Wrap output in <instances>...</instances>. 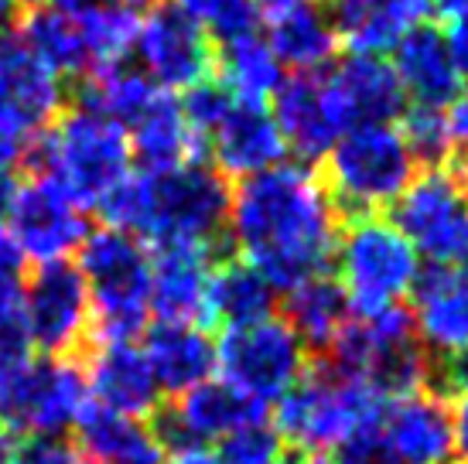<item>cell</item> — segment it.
I'll list each match as a JSON object with an SVG mask.
<instances>
[{
  "label": "cell",
  "instance_id": "33",
  "mask_svg": "<svg viewBox=\"0 0 468 464\" xmlns=\"http://www.w3.org/2000/svg\"><path fill=\"white\" fill-rule=\"evenodd\" d=\"M72 17L82 27L92 72L123 65L133 55L137 25H141V14L137 11H92V14H72Z\"/></svg>",
  "mask_w": 468,
  "mask_h": 464
},
{
  "label": "cell",
  "instance_id": "49",
  "mask_svg": "<svg viewBox=\"0 0 468 464\" xmlns=\"http://www.w3.org/2000/svg\"><path fill=\"white\" fill-rule=\"evenodd\" d=\"M455 273L468 284V246L462 249V253H458V259H455Z\"/></svg>",
  "mask_w": 468,
  "mask_h": 464
},
{
  "label": "cell",
  "instance_id": "35",
  "mask_svg": "<svg viewBox=\"0 0 468 464\" xmlns=\"http://www.w3.org/2000/svg\"><path fill=\"white\" fill-rule=\"evenodd\" d=\"M400 137L407 141L414 154L417 168H444L455 161L452 133H448V116L444 110H428V106H407L400 116Z\"/></svg>",
  "mask_w": 468,
  "mask_h": 464
},
{
  "label": "cell",
  "instance_id": "34",
  "mask_svg": "<svg viewBox=\"0 0 468 464\" xmlns=\"http://www.w3.org/2000/svg\"><path fill=\"white\" fill-rule=\"evenodd\" d=\"M196 21L212 45H233L239 38L261 35L263 7L257 0H175Z\"/></svg>",
  "mask_w": 468,
  "mask_h": 464
},
{
  "label": "cell",
  "instance_id": "25",
  "mask_svg": "<svg viewBox=\"0 0 468 464\" xmlns=\"http://www.w3.org/2000/svg\"><path fill=\"white\" fill-rule=\"evenodd\" d=\"M72 434L86 464H168L147 420L113 413L92 400L82 406Z\"/></svg>",
  "mask_w": 468,
  "mask_h": 464
},
{
  "label": "cell",
  "instance_id": "26",
  "mask_svg": "<svg viewBox=\"0 0 468 464\" xmlns=\"http://www.w3.org/2000/svg\"><path fill=\"white\" fill-rule=\"evenodd\" d=\"M175 413L185 424V430L196 438V444H219L229 434L243 427H257L271 420V406L247 396L239 386L226 379H206L196 389H188L185 396L175 400Z\"/></svg>",
  "mask_w": 468,
  "mask_h": 464
},
{
  "label": "cell",
  "instance_id": "38",
  "mask_svg": "<svg viewBox=\"0 0 468 464\" xmlns=\"http://www.w3.org/2000/svg\"><path fill=\"white\" fill-rule=\"evenodd\" d=\"M332 461L335 464H393V458H390V451H387V444H383L379 427H373V430H363V434H356L352 440H346V444L332 454Z\"/></svg>",
  "mask_w": 468,
  "mask_h": 464
},
{
  "label": "cell",
  "instance_id": "21",
  "mask_svg": "<svg viewBox=\"0 0 468 464\" xmlns=\"http://www.w3.org/2000/svg\"><path fill=\"white\" fill-rule=\"evenodd\" d=\"M325 76L349 130L393 127L410 106L393 65L379 55H349L346 62L328 69Z\"/></svg>",
  "mask_w": 468,
  "mask_h": 464
},
{
  "label": "cell",
  "instance_id": "11",
  "mask_svg": "<svg viewBox=\"0 0 468 464\" xmlns=\"http://www.w3.org/2000/svg\"><path fill=\"white\" fill-rule=\"evenodd\" d=\"M31 345L48 359H86L92 348V304L76 263H41L25 280Z\"/></svg>",
  "mask_w": 468,
  "mask_h": 464
},
{
  "label": "cell",
  "instance_id": "3",
  "mask_svg": "<svg viewBox=\"0 0 468 464\" xmlns=\"http://www.w3.org/2000/svg\"><path fill=\"white\" fill-rule=\"evenodd\" d=\"M31 178H52L82 212L100 208L131 174L127 130L82 103H66L52 127L17 157Z\"/></svg>",
  "mask_w": 468,
  "mask_h": 464
},
{
  "label": "cell",
  "instance_id": "40",
  "mask_svg": "<svg viewBox=\"0 0 468 464\" xmlns=\"http://www.w3.org/2000/svg\"><path fill=\"white\" fill-rule=\"evenodd\" d=\"M25 253H21V246L14 239V232L0 222V280H21V273H25Z\"/></svg>",
  "mask_w": 468,
  "mask_h": 464
},
{
  "label": "cell",
  "instance_id": "43",
  "mask_svg": "<svg viewBox=\"0 0 468 464\" xmlns=\"http://www.w3.org/2000/svg\"><path fill=\"white\" fill-rule=\"evenodd\" d=\"M452 434H455V454L462 458V464H468V393L455 400V410H452Z\"/></svg>",
  "mask_w": 468,
  "mask_h": 464
},
{
  "label": "cell",
  "instance_id": "7",
  "mask_svg": "<svg viewBox=\"0 0 468 464\" xmlns=\"http://www.w3.org/2000/svg\"><path fill=\"white\" fill-rule=\"evenodd\" d=\"M335 267L356 318H369L410 297L420 257L387 216H369L342 226Z\"/></svg>",
  "mask_w": 468,
  "mask_h": 464
},
{
  "label": "cell",
  "instance_id": "12",
  "mask_svg": "<svg viewBox=\"0 0 468 464\" xmlns=\"http://www.w3.org/2000/svg\"><path fill=\"white\" fill-rule=\"evenodd\" d=\"M133 55L144 76L165 92H185L216 76V45L175 0H154L141 14Z\"/></svg>",
  "mask_w": 468,
  "mask_h": 464
},
{
  "label": "cell",
  "instance_id": "14",
  "mask_svg": "<svg viewBox=\"0 0 468 464\" xmlns=\"http://www.w3.org/2000/svg\"><path fill=\"white\" fill-rule=\"evenodd\" d=\"M7 219L25 259H35L38 267L69 259L90 236L86 212L52 178H27L14 195Z\"/></svg>",
  "mask_w": 468,
  "mask_h": 464
},
{
  "label": "cell",
  "instance_id": "15",
  "mask_svg": "<svg viewBox=\"0 0 468 464\" xmlns=\"http://www.w3.org/2000/svg\"><path fill=\"white\" fill-rule=\"evenodd\" d=\"M271 116L287 151L308 168H318L338 137L349 130L325 72H294L284 79L271 100Z\"/></svg>",
  "mask_w": 468,
  "mask_h": 464
},
{
  "label": "cell",
  "instance_id": "6",
  "mask_svg": "<svg viewBox=\"0 0 468 464\" xmlns=\"http://www.w3.org/2000/svg\"><path fill=\"white\" fill-rule=\"evenodd\" d=\"M387 400L356 379H342L312 362L294 389L273 403V430L291 451L332 458V454L363 430H373L383 420Z\"/></svg>",
  "mask_w": 468,
  "mask_h": 464
},
{
  "label": "cell",
  "instance_id": "20",
  "mask_svg": "<svg viewBox=\"0 0 468 464\" xmlns=\"http://www.w3.org/2000/svg\"><path fill=\"white\" fill-rule=\"evenodd\" d=\"M206 151L212 154L208 164L219 171L222 178L243 181L250 174H261L267 168L284 164L287 143L281 137L277 123H273L271 106L239 103L236 100L233 110L226 113V120L212 130V137L206 141Z\"/></svg>",
  "mask_w": 468,
  "mask_h": 464
},
{
  "label": "cell",
  "instance_id": "24",
  "mask_svg": "<svg viewBox=\"0 0 468 464\" xmlns=\"http://www.w3.org/2000/svg\"><path fill=\"white\" fill-rule=\"evenodd\" d=\"M328 14L335 21L338 41L352 55L383 58L407 31L424 25L431 0H332Z\"/></svg>",
  "mask_w": 468,
  "mask_h": 464
},
{
  "label": "cell",
  "instance_id": "27",
  "mask_svg": "<svg viewBox=\"0 0 468 464\" xmlns=\"http://www.w3.org/2000/svg\"><path fill=\"white\" fill-rule=\"evenodd\" d=\"M263 41L271 45L277 62L294 72H325L342 48L335 21L322 4H294L271 11Z\"/></svg>",
  "mask_w": 468,
  "mask_h": 464
},
{
  "label": "cell",
  "instance_id": "19",
  "mask_svg": "<svg viewBox=\"0 0 468 464\" xmlns=\"http://www.w3.org/2000/svg\"><path fill=\"white\" fill-rule=\"evenodd\" d=\"M379 434L393 464H452L455 458L452 406L424 389L387 403Z\"/></svg>",
  "mask_w": 468,
  "mask_h": 464
},
{
  "label": "cell",
  "instance_id": "22",
  "mask_svg": "<svg viewBox=\"0 0 468 464\" xmlns=\"http://www.w3.org/2000/svg\"><path fill=\"white\" fill-rule=\"evenodd\" d=\"M390 65L410 106L448 110L452 100L462 92V79H458L452 52H448V38L441 27L428 25V21L407 31L393 45Z\"/></svg>",
  "mask_w": 468,
  "mask_h": 464
},
{
  "label": "cell",
  "instance_id": "30",
  "mask_svg": "<svg viewBox=\"0 0 468 464\" xmlns=\"http://www.w3.org/2000/svg\"><path fill=\"white\" fill-rule=\"evenodd\" d=\"M127 143H131V157H137L141 171H147V174L171 171L178 164H188V161H206L202 157L206 147L188 130L182 110H178V100H171V92H161L127 127Z\"/></svg>",
  "mask_w": 468,
  "mask_h": 464
},
{
  "label": "cell",
  "instance_id": "17",
  "mask_svg": "<svg viewBox=\"0 0 468 464\" xmlns=\"http://www.w3.org/2000/svg\"><path fill=\"white\" fill-rule=\"evenodd\" d=\"M222 257L229 253L192 243L154 246L151 249V311L157 322L202 324L208 273Z\"/></svg>",
  "mask_w": 468,
  "mask_h": 464
},
{
  "label": "cell",
  "instance_id": "44",
  "mask_svg": "<svg viewBox=\"0 0 468 464\" xmlns=\"http://www.w3.org/2000/svg\"><path fill=\"white\" fill-rule=\"evenodd\" d=\"M17 188H21V178H17L14 164H0V219L11 212V202H14V195H17Z\"/></svg>",
  "mask_w": 468,
  "mask_h": 464
},
{
  "label": "cell",
  "instance_id": "32",
  "mask_svg": "<svg viewBox=\"0 0 468 464\" xmlns=\"http://www.w3.org/2000/svg\"><path fill=\"white\" fill-rule=\"evenodd\" d=\"M216 79L239 103L267 106L284 82V65L277 62V55L261 35H250L216 52Z\"/></svg>",
  "mask_w": 468,
  "mask_h": 464
},
{
  "label": "cell",
  "instance_id": "46",
  "mask_svg": "<svg viewBox=\"0 0 468 464\" xmlns=\"http://www.w3.org/2000/svg\"><path fill=\"white\" fill-rule=\"evenodd\" d=\"M0 464H21V438L0 424Z\"/></svg>",
  "mask_w": 468,
  "mask_h": 464
},
{
  "label": "cell",
  "instance_id": "1",
  "mask_svg": "<svg viewBox=\"0 0 468 464\" xmlns=\"http://www.w3.org/2000/svg\"><path fill=\"white\" fill-rule=\"evenodd\" d=\"M226 236L233 257L263 273L277 294H287L328 273L342 219L318 171L284 161L236 185Z\"/></svg>",
  "mask_w": 468,
  "mask_h": 464
},
{
  "label": "cell",
  "instance_id": "5",
  "mask_svg": "<svg viewBox=\"0 0 468 464\" xmlns=\"http://www.w3.org/2000/svg\"><path fill=\"white\" fill-rule=\"evenodd\" d=\"M314 171L342 226L369 216H387L393 202L407 192V185L420 174L397 127L346 130Z\"/></svg>",
  "mask_w": 468,
  "mask_h": 464
},
{
  "label": "cell",
  "instance_id": "39",
  "mask_svg": "<svg viewBox=\"0 0 468 464\" xmlns=\"http://www.w3.org/2000/svg\"><path fill=\"white\" fill-rule=\"evenodd\" d=\"M444 116H448V133L455 147V164L468 171V92H458Z\"/></svg>",
  "mask_w": 468,
  "mask_h": 464
},
{
  "label": "cell",
  "instance_id": "31",
  "mask_svg": "<svg viewBox=\"0 0 468 464\" xmlns=\"http://www.w3.org/2000/svg\"><path fill=\"white\" fill-rule=\"evenodd\" d=\"M21 48H25L38 65H45L55 79H82L92 72L90 52H86V38H82V27L69 11L62 7H41L31 11L21 25Z\"/></svg>",
  "mask_w": 468,
  "mask_h": 464
},
{
  "label": "cell",
  "instance_id": "9",
  "mask_svg": "<svg viewBox=\"0 0 468 464\" xmlns=\"http://www.w3.org/2000/svg\"><path fill=\"white\" fill-rule=\"evenodd\" d=\"M216 369H222V379L247 396L273 406L312 369V352L284 318L271 314L263 322L222 332L216 342Z\"/></svg>",
  "mask_w": 468,
  "mask_h": 464
},
{
  "label": "cell",
  "instance_id": "51",
  "mask_svg": "<svg viewBox=\"0 0 468 464\" xmlns=\"http://www.w3.org/2000/svg\"><path fill=\"white\" fill-rule=\"evenodd\" d=\"M277 464H308V454H301V451H284V458Z\"/></svg>",
  "mask_w": 468,
  "mask_h": 464
},
{
  "label": "cell",
  "instance_id": "28",
  "mask_svg": "<svg viewBox=\"0 0 468 464\" xmlns=\"http://www.w3.org/2000/svg\"><path fill=\"white\" fill-rule=\"evenodd\" d=\"M273 308H277V290L263 280V273H257L247 259L233 253L216 259V267L208 273L202 328L233 332V328L271 318Z\"/></svg>",
  "mask_w": 468,
  "mask_h": 464
},
{
  "label": "cell",
  "instance_id": "4",
  "mask_svg": "<svg viewBox=\"0 0 468 464\" xmlns=\"http://www.w3.org/2000/svg\"><path fill=\"white\" fill-rule=\"evenodd\" d=\"M76 270L90 290L92 345L133 342L151 314V249L113 226L90 229L76 249Z\"/></svg>",
  "mask_w": 468,
  "mask_h": 464
},
{
  "label": "cell",
  "instance_id": "8",
  "mask_svg": "<svg viewBox=\"0 0 468 464\" xmlns=\"http://www.w3.org/2000/svg\"><path fill=\"white\" fill-rule=\"evenodd\" d=\"M90 403L79 359L35 355L0 375V424L17 438H66Z\"/></svg>",
  "mask_w": 468,
  "mask_h": 464
},
{
  "label": "cell",
  "instance_id": "16",
  "mask_svg": "<svg viewBox=\"0 0 468 464\" xmlns=\"http://www.w3.org/2000/svg\"><path fill=\"white\" fill-rule=\"evenodd\" d=\"M90 400L113 413L147 420L161 406V389L144 359V348L133 342H103L92 345L82 359Z\"/></svg>",
  "mask_w": 468,
  "mask_h": 464
},
{
  "label": "cell",
  "instance_id": "45",
  "mask_svg": "<svg viewBox=\"0 0 468 464\" xmlns=\"http://www.w3.org/2000/svg\"><path fill=\"white\" fill-rule=\"evenodd\" d=\"M431 11H438L448 25H468V0H431Z\"/></svg>",
  "mask_w": 468,
  "mask_h": 464
},
{
  "label": "cell",
  "instance_id": "23",
  "mask_svg": "<svg viewBox=\"0 0 468 464\" xmlns=\"http://www.w3.org/2000/svg\"><path fill=\"white\" fill-rule=\"evenodd\" d=\"M144 359L168 396H185L216 373V342L202 324L157 322L144 335Z\"/></svg>",
  "mask_w": 468,
  "mask_h": 464
},
{
  "label": "cell",
  "instance_id": "36",
  "mask_svg": "<svg viewBox=\"0 0 468 464\" xmlns=\"http://www.w3.org/2000/svg\"><path fill=\"white\" fill-rule=\"evenodd\" d=\"M35 359L31 332L25 314V284L0 280V375Z\"/></svg>",
  "mask_w": 468,
  "mask_h": 464
},
{
  "label": "cell",
  "instance_id": "13",
  "mask_svg": "<svg viewBox=\"0 0 468 464\" xmlns=\"http://www.w3.org/2000/svg\"><path fill=\"white\" fill-rule=\"evenodd\" d=\"M66 110L62 79H55L21 48V41H0V143L21 157L31 141Z\"/></svg>",
  "mask_w": 468,
  "mask_h": 464
},
{
  "label": "cell",
  "instance_id": "48",
  "mask_svg": "<svg viewBox=\"0 0 468 464\" xmlns=\"http://www.w3.org/2000/svg\"><path fill=\"white\" fill-rule=\"evenodd\" d=\"M263 11H281V7H294V4H318V0H257Z\"/></svg>",
  "mask_w": 468,
  "mask_h": 464
},
{
  "label": "cell",
  "instance_id": "18",
  "mask_svg": "<svg viewBox=\"0 0 468 464\" xmlns=\"http://www.w3.org/2000/svg\"><path fill=\"white\" fill-rule=\"evenodd\" d=\"M410 314L424 352L452 355L468 348V284L452 263H420L410 287Z\"/></svg>",
  "mask_w": 468,
  "mask_h": 464
},
{
  "label": "cell",
  "instance_id": "2",
  "mask_svg": "<svg viewBox=\"0 0 468 464\" xmlns=\"http://www.w3.org/2000/svg\"><path fill=\"white\" fill-rule=\"evenodd\" d=\"M229 178H222L208 161H188L157 174L131 171L96 212L106 226L131 232L141 243H192L222 249V243H229Z\"/></svg>",
  "mask_w": 468,
  "mask_h": 464
},
{
  "label": "cell",
  "instance_id": "10",
  "mask_svg": "<svg viewBox=\"0 0 468 464\" xmlns=\"http://www.w3.org/2000/svg\"><path fill=\"white\" fill-rule=\"evenodd\" d=\"M387 219L431 263H455L468 246V171L462 164L420 171Z\"/></svg>",
  "mask_w": 468,
  "mask_h": 464
},
{
  "label": "cell",
  "instance_id": "50",
  "mask_svg": "<svg viewBox=\"0 0 468 464\" xmlns=\"http://www.w3.org/2000/svg\"><path fill=\"white\" fill-rule=\"evenodd\" d=\"M17 7H27V11H41V7H52L55 0H14Z\"/></svg>",
  "mask_w": 468,
  "mask_h": 464
},
{
  "label": "cell",
  "instance_id": "42",
  "mask_svg": "<svg viewBox=\"0 0 468 464\" xmlns=\"http://www.w3.org/2000/svg\"><path fill=\"white\" fill-rule=\"evenodd\" d=\"M444 38H448V52H452L458 79L468 82V25H452V31H444Z\"/></svg>",
  "mask_w": 468,
  "mask_h": 464
},
{
  "label": "cell",
  "instance_id": "29",
  "mask_svg": "<svg viewBox=\"0 0 468 464\" xmlns=\"http://www.w3.org/2000/svg\"><path fill=\"white\" fill-rule=\"evenodd\" d=\"M281 318L304 342V348L312 352V359H318L349 328L356 311H352V301L346 294L342 280L332 277V273H318L312 280L298 284L294 290H287Z\"/></svg>",
  "mask_w": 468,
  "mask_h": 464
},
{
  "label": "cell",
  "instance_id": "47",
  "mask_svg": "<svg viewBox=\"0 0 468 464\" xmlns=\"http://www.w3.org/2000/svg\"><path fill=\"white\" fill-rule=\"evenodd\" d=\"M14 14H17V4H14V0H0V38L11 31Z\"/></svg>",
  "mask_w": 468,
  "mask_h": 464
},
{
  "label": "cell",
  "instance_id": "41",
  "mask_svg": "<svg viewBox=\"0 0 468 464\" xmlns=\"http://www.w3.org/2000/svg\"><path fill=\"white\" fill-rule=\"evenodd\" d=\"M154 0H58V7L69 14H92V11H137L144 14Z\"/></svg>",
  "mask_w": 468,
  "mask_h": 464
},
{
  "label": "cell",
  "instance_id": "37",
  "mask_svg": "<svg viewBox=\"0 0 468 464\" xmlns=\"http://www.w3.org/2000/svg\"><path fill=\"white\" fill-rule=\"evenodd\" d=\"M233 103H236L233 92L212 76V79H206V82L192 86V90H185L182 100H178V110H182L188 130H192L198 141H202V147H206V141L212 137V130L226 120V113L233 110Z\"/></svg>",
  "mask_w": 468,
  "mask_h": 464
}]
</instances>
